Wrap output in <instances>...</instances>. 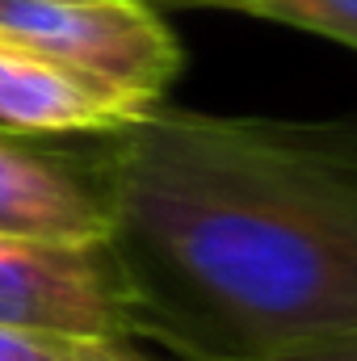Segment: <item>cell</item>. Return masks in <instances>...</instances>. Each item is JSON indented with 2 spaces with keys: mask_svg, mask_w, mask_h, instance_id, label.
Listing matches in <instances>:
<instances>
[{
  "mask_svg": "<svg viewBox=\"0 0 357 361\" xmlns=\"http://www.w3.org/2000/svg\"><path fill=\"white\" fill-rule=\"evenodd\" d=\"M0 361H152L135 353L126 336H85L59 328L0 324Z\"/></svg>",
  "mask_w": 357,
  "mask_h": 361,
  "instance_id": "obj_6",
  "label": "cell"
},
{
  "mask_svg": "<svg viewBox=\"0 0 357 361\" xmlns=\"http://www.w3.org/2000/svg\"><path fill=\"white\" fill-rule=\"evenodd\" d=\"M0 235L38 244H105L109 202L97 156L51 152L38 135L0 130Z\"/></svg>",
  "mask_w": 357,
  "mask_h": 361,
  "instance_id": "obj_4",
  "label": "cell"
},
{
  "mask_svg": "<svg viewBox=\"0 0 357 361\" xmlns=\"http://www.w3.org/2000/svg\"><path fill=\"white\" fill-rule=\"evenodd\" d=\"M0 42L76 68L143 105L181 72L173 30L147 0H0Z\"/></svg>",
  "mask_w": 357,
  "mask_h": 361,
  "instance_id": "obj_2",
  "label": "cell"
},
{
  "mask_svg": "<svg viewBox=\"0 0 357 361\" xmlns=\"http://www.w3.org/2000/svg\"><path fill=\"white\" fill-rule=\"evenodd\" d=\"M0 324L131 336L109 248L0 235Z\"/></svg>",
  "mask_w": 357,
  "mask_h": 361,
  "instance_id": "obj_3",
  "label": "cell"
},
{
  "mask_svg": "<svg viewBox=\"0 0 357 361\" xmlns=\"http://www.w3.org/2000/svg\"><path fill=\"white\" fill-rule=\"evenodd\" d=\"M147 109L131 92L76 68L0 42V122L25 135H114Z\"/></svg>",
  "mask_w": 357,
  "mask_h": 361,
  "instance_id": "obj_5",
  "label": "cell"
},
{
  "mask_svg": "<svg viewBox=\"0 0 357 361\" xmlns=\"http://www.w3.org/2000/svg\"><path fill=\"white\" fill-rule=\"evenodd\" d=\"M101 139L131 336L265 361L357 328V122L156 105Z\"/></svg>",
  "mask_w": 357,
  "mask_h": 361,
  "instance_id": "obj_1",
  "label": "cell"
},
{
  "mask_svg": "<svg viewBox=\"0 0 357 361\" xmlns=\"http://www.w3.org/2000/svg\"><path fill=\"white\" fill-rule=\"evenodd\" d=\"M227 13L277 21L290 30H307L357 51V0H231Z\"/></svg>",
  "mask_w": 357,
  "mask_h": 361,
  "instance_id": "obj_7",
  "label": "cell"
},
{
  "mask_svg": "<svg viewBox=\"0 0 357 361\" xmlns=\"http://www.w3.org/2000/svg\"><path fill=\"white\" fill-rule=\"evenodd\" d=\"M265 361H357V328L294 345V349H282V353H273Z\"/></svg>",
  "mask_w": 357,
  "mask_h": 361,
  "instance_id": "obj_8",
  "label": "cell"
},
{
  "mask_svg": "<svg viewBox=\"0 0 357 361\" xmlns=\"http://www.w3.org/2000/svg\"><path fill=\"white\" fill-rule=\"evenodd\" d=\"M169 4H193V8H231V0H169Z\"/></svg>",
  "mask_w": 357,
  "mask_h": 361,
  "instance_id": "obj_9",
  "label": "cell"
}]
</instances>
